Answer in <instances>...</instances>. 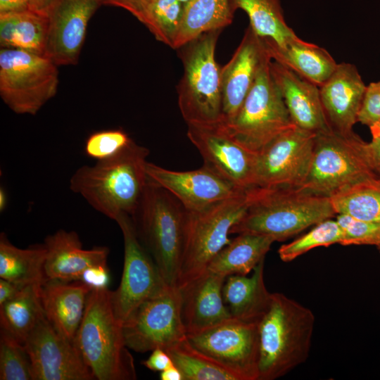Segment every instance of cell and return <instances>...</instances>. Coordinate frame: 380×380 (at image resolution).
Wrapping results in <instances>:
<instances>
[{
  "label": "cell",
  "mask_w": 380,
  "mask_h": 380,
  "mask_svg": "<svg viewBox=\"0 0 380 380\" xmlns=\"http://www.w3.org/2000/svg\"><path fill=\"white\" fill-rule=\"evenodd\" d=\"M149 150L134 141L115 156L83 165L70 179V189L93 208L116 221L134 214L144 192Z\"/></svg>",
  "instance_id": "cell-1"
},
{
  "label": "cell",
  "mask_w": 380,
  "mask_h": 380,
  "mask_svg": "<svg viewBox=\"0 0 380 380\" xmlns=\"http://www.w3.org/2000/svg\"><path fill=\"white\" fill-rule=\"evenodd\" d=\"M250 194L248 208L230 234L252 233L283 241L336 215L329 196L301 187H253Z\"/></svg>",
  "instance_id": "cell-2"
},
{
  "label": "cell",
  "mask_w": 380,
  "mask_h": 380,
  "mask_svg": "<svg viewBox=\"0 0 380 380\" xmlns=\"http://www.w3.org/2000/svg\"><path fill=\"white\" fill-rule=\"evenodd\" d=\"M315 327L307 307L281 293H272L258 322V380L281 377L306 361Z\"/></svg>",
  "instance_id": "cell-3"
},
{
  "label": "cell",
  "mask_w": 380,
  "mask_h": 380,
  "mask_svg": "<svg viewBox=\"0 0 380 380\" xmlns=\"http://www.w3.org/2000/svg\"><path fill=\"white\" fill-rule=\"evenodd\" d=\"M74 343L95 379H137L134 358L125 343L122 324L114 313L112 291L108 288L90 291Z\"/></svg>",
  "instance_id": "cell-4"
},
{
  "label": "cell",
  "mask_w": 380,
  "mask_h": 380,
  "mask_svg": "<svg viewBox=\"0 0 380 380\" xmlns=\"http://www.w3.org/2000/svg\"><path fill=\"white\" fill-rule=\"evenodd\" d=\"M188 211L167 190L149 178L132 217L137 236L164 282L177 286L184 253Z\"/></svg>",
  "instance_id": "cell-5"
},
{
  "label": "cell",
  "mask_w": 380,
  "mask_h": 380,
  "mask_svg": "<svg viewBox=\"0 0 380 380\" xmlns=\"http://www.w3.org/2000/svg\"><path fill=\"white\" fill-rule=\"evenodd\" d=\"M222 31L205 32L178 49L184 71L177 101L187 125L215 127L222 122L221 68L215 56Z\"/></svg>",
  "instance_id": "cell-6"
},
{
  "label": "cell",
  "mask_w": 380,
  "mask_h": 380,
  "mask_svg": "<svg viewBox=\"0 0 380 380\" xmlns=\"http://www.w3.org/2000/svg\"><path fill=\"white\" fill-rule=\"evenodd\" d=\"M376 176L368 143L353 131L329 127L316 133L310 169L300 187L330 196L348 185Z\"/></svg>",
  "instance_id": "cell-7"
},
{
  "label": "cell",
  "mask_w": 380,
  "mask_h": 380,
  "mask_svg": "<svg viewBox=\"0 0 380 380\" xmlns=\"http://www.w3.org/2000/svg\"><path fill=\"white\" fill-rule=\"evenodd\" d=\"M250 202L249 189L202 210L188 211L177 288L182 289L202 274L218 253L230 243V229L245 214Z\"/></svg>",
  "instance_id": "cell-8"
},
{
  "label": "cell",
  "mask_w": 380,
  "mask_h": 380,
  "mask_svg": "<svg viewBox=\"0 0 380 380\" xmlns=\"http://www.w3.org/2000/svg\"><path fill=\"white\" fill-rule=\"evenodd\" d=\"M269 58L262 66L237 114L219 125L232 138L258 153L293 123L270 71Z\"/></svg>",
  "instance_id": "cell-9"
},
{
  "label": "cell",
  "mask_w": 380,
  "mask_h": 380,
  "mask_svg": "<svg viewBox=\"0 0 380 380\" xmlns=\"http://www.w3.org/2000/svg\"><path fill=\"white\" fill-rule=\"evenodd\" d=\"M58 65L44 55L0 49V96L14 113L34 115L58 89Z\"/></svg>",
  "instance_id": "cell-10"
},
{
  "label": "cell",
  "mask_w": 380,
  "mask_h": 380,
  "mask_svg": "<svg viewBox=\"0 0 380 380\" xmlns=\"http://www.w3.org/2000/svg\"><path fill=\"white\" fill-rule=\"evenodd\" d=\"M127 346L136 352L167 349L186 338L179 288L165 284L122 323Z\"/></svg>",
  "instance_id": "cell-11"
},
{
  "label": "cell",
  "mask_w": 380,
  "mask_h": 380,
  "mask_svg": "<svg viewBox=\"0 0 380 380\" xmlns=\"http://www.w3.org/2000/svg\"><path fill=\"white\" fill-rule=\"evenodd\" d=\"M186 339L195 349L239 380H258V323L231 317L203 331L188 334Z\"/></svg>",
  "instance_id": "cell-12"
},
{
  "label": "cell",
  "mask_w": 380,
  "mask_h": 380,
  "mask_svg": "<svg viewBox=\"0 0 380 380\" xmlns=\"http://www.w3.org/2000/svg\"><path fill=\"white\" fill-rule=\"evenodd\" d=\"M316 133L296 125L257 153L255 187H300L311 163Z\"/></svg>",
  "instance_id": "cell-13"
},
{
  "label": "cell",
  "mask_w": 380,
  "mask_h": 380,
  "mask_svg": "<svg viewBox=\"0 0 380 380\" xmlns=\"http://www.w3.org/2000/svg\"><path fill=\"white\" fill-rule=\"evenodd\" d=\"M115 222L124 239V265L120 284L112 291V304L116 318L122 324L141 303L166 284L140 241L132 217L122 215Z\"/></svg>",
  "instance_id": "cell-14"
},
{
  "label": "cell",
  "mask_w": 380,
  "mask_h": 380,
  "mask_svg": "<svg viewBox=\"0 0 380 380\" xmlns=\"http://www.w3.org/2000/svg\"><path fill=\"white\" fill-rule=\"evenodd\" d=\"M32 380L95 379L74 342L60 334L45 316L23 343Z\"/></svg>",
  "instance_id": "cell-15"
},
{
  "label": "cell",
  "mask_w": 380,
  "mask_h": 380,
  "mask_svg": "<svg viewBox=\"0 0 380 380\" xmlns=\"http://www.w3.org/2000/svg\"><path fill=\"white\" fill-rule=\"evenodd\" d=\"M186 135L206 166L221 177L242 189L255 187L257 153L246 148L219 125H187Z\"/></svg>",
  "instance_id": "cell-16"
},
{
  "label": "cell",
  "mask_w": 380,
  "mask_h": 380,
  "mask_svg": "<svg viewBox=\"0 0 380 380\" xmlns=\"http://www.w3.org/2000/svg\"><path fill=\"white\" fill-rule=\"evenodd\" d=\"M101 0H57L49 11L44 56L59 65H76L88 23Z\"/></svg>",
  "instance_id": "cell-17"
},
{
  "label": "cell",
  "mask_w": 380,
  "mask_h": 380,
  "mask_svg": "<svg viewBox=\"0 0 380 380\" xmlns=\"http://www.w3.org/2000/svg\"><path fill=\"white\" fill-rule=\"evenodd\" d=\"M146 173L151 181L171 193L189 212L247 191L236 187L205 165L194 170L175 171L148 162Z\"/></svg>",
  "instance_id": "cell-18"
},
{
  "label": "cell",
  "mask_w": 380,
  "mask_h": 380,
  "mask_svg": "<svg viewBox=\"0 0 380 380\" xmlns=\"http://www.w3.org/2000/svg\"><path fill=\"white\" fill-rule=\"evenodd\" d=\"M269 58H272L265 42L248 25L231 59L220 69L221 125L236 116L262 66Z\"/></svg>",
  "instance_id": "cell-19"
},
{
  "label": "cell",
  "mask_w": 380,
  "mask_h": 380,
  "mask_svg": "<svg viewBox=\"0 0 380 380\" xmlns=\"http://www.w3.org/2000/svg\"><path fill=\"white\" fill-rule=\"evenodd\" d=\"M355 65L341 63L329 78L319 87L322 107L332 129L353 131L366 89Z\"/></svg>",
  "instance_id": "cell-20"
},
{
  "label": "cell",
  "mask_w": 380,
  "mask_h": 380,
  "mask_svg": "<svg viewBox=\"0 0 380 380\" xmlns=\"http://www.w3.org/2000/svg\"><path fill=\"white\" fill-rule=\"evenodd\" d=\"M225 279L206 270L179 289L182 318L186 334L203 331L232 317L222 296Z\"/></svg>",
  "instance_id": "cell-21"
},
{
  "label": "cell",
  "mask_w": 380,
  "mask_h": 380,
  "mask_svg": "<svg viewBox=\"0 0 380 380\" xmlns=\"http://www.w3.org/2000/svg\"><path fill=\"white\" fill-rule=\"evenodd\" d=\"M47 255L45 274L47 279L80 281L87 270L107 265L109 249L96 246L84 249L74 231L59 229L44 240Z\"/></svg>",
  "instance_id": "cell-22"
},
{
  "label": "cell",
  "mask_w": 380,
  "mask_h": 380,
  "mask_svg": "<svg viewBox=\"0 0 380 380\" xmlns=\"http://www.w3.org/2000/svg\"><path fill=\"white\" fill-rule=\"evenodd\" d=\"M270 71L295 125L315 133L330 127L318 86L272 60Z\"/></svg>",
  "instance_id": "cell-23"
},
{
  "label": "cell",
  "mask_w": 380,
  "mask_h": 380,
  "mask_svg": "<svg viewBox=\"0 0 380 380\" xmlns=\"http://www.w3.org/2000/svg\"><path fill=\"white\" fill-rule=\"evenodd\" d=\"M92 289L82 281L46 279L41 286L45 317L60 334L72 342Z\"/></svg>",
  "instance_id": "cell-24"
},
{
  "label": "cell",
  "mask_w": 380,
  "mask_h": 380,
  "mask_svg": "<svg viewBox=\"0 0 380 380\" xmlns=\"http://www.w3.org/2000/svg\"><path fill=\"white\" fill-rule=\"evenodd\" d=\"M253 271L251 277H227L222 296L232 317L258 323L268 308L272 293L267 290L264 282V260Z\"/></svg>",
  "instance_id": "cell-25"
},
{
  "label": "cell",
  "mask_w": 380,
  "mask_h": 380,
  "mask_svg": "<svg viewBox=\"0 0 380 380\" xmlns=\"http://www.w3.org/2000/svg\"><path fill=\"white\" fill-rule=\"evenodd\" d=\"M265 44L272 60L319 87L329 78L338 65L325 49L303 41L298 36L282 48Z\"/></svg>",
  "instance_id": "cell-26"
},
{
  "label": "cell",
  "mask_w": 380,
  "mask_h": 380,
  "mask_svg": "<svg viewBox=\"0 0 380 380\" xmlns=\"http://www.w3.org/2000/svg\"><path fill=\"white\" fill-rule=\"evenodd\" d=\"M224 246L207 270L222 277L247 275L265 260L274 240L269 236L241 233Z\"/></svg>",
  "instance_id": "cell-27"
},
{
  "label": "cell",
  "mask_w": 380,
  "mask_h": 380,
  "mask_svg": "<svg viewBox=\"0 0 380 380\" xmlns=\"http://www.w3.org/2000/svg\"><path fill=\"white\" fill-rule=\"evenodd\" d=\"M47 251L44 243L20 248L0 234V278L23 286L42 285L47 279L45 263Z\"/></svg>",
  "instance_id": "cell-28"
},
{
  "label": "cell",
  "mask_w": 380,
  "mask_h": 380,
  "mask_svg": "<svg viewBox=\"0 0 380 380\" xmlns=\"http://www.w3.org/2000/svg\"><path fill=\"white\" fill-rule=\"evenodd\" d=\"M230 0H189L184 8L174 49H178L200 35L223 30L234 19Z\"/></svg>",
  "instance_id": "cell-29"
},
{
  "label": "cell",
  "mask_w": 380,
  "mask_h": 380,
  "mask_svg": "<svg viewBox=\"0 0 380 380\" xmlns=\"http://www.w3.org/2000/svg\"><path fill=\"white\" fill-rule=\"evenodd\" d=\"M48 19L31 10L0 14V46L44 55Z\"/></svg>",
  "instance_id": "cell-30"
},
{
  "label": "cell",
  "mask_w": 380,
  "mask_h": 380,
  "mask_svg": "<svg viewBox=\"0 0 380 380\" xmlns=\"http://www.w3.org/2000/svg\"><path fill=\"white\" fill-rule=\"evenodd\" d=\"M234 12L243 10L249 26L268 44L282 48L297 35L287 25L280 0H230Z\"/></svg>",
  "instance_id": "cell-31"
},
{
  "label": "cell",
  "mask_w": 380,
  "mask_h": 380,
  "mask_svg": "<svg viewBox=\"0 0 380 380\" xmlns=\"http://www.w3.org/2000/svg\"><path fill=\"white\" fill-rule=\"evenodd\" d=\"M42 285H27L0 305V324L21 343L44 315L40 296Z\"/></svg>",
  "instance_id": "cell-32"
},
{
  "label": "cell",
  "mask_w": 380,
  "mask_h": 380,
  "mask_svg": "<svg viewBox=\"0 0 380 380\" xmlns=\"http://www.w3.org/2000/svg\"><path fill=\"white\" fill-rule=\"evenodd\" d=\"M336 214H346L365 221L380 223V177L367 178L332 194Z\"/></svg>",
  "instance_id": "cell-33"
},
{
  "label": "cell",
  "mask_w": 380,
  "mask_h": 380,
  "mask_svg": "<svg viewBox=\"0 0 380 380\" xmlns=\"http://www.w3.org/2000/svg\"><path fill=\"white\" fill-rule=\"evenodd\" d=\"M183 380H239L233 373L195 349L186 338L165 350Z\"/></svg>",
  "instance_id": "cell-34"
},
{
  "label": "cell",
  "mask_w": 380,
  "mask_h": 380,
  "mask_svg": "<svg viewBox=\"0 0 380 380\" xmlns=\"http://www.w3.org/2000/svg\"><path fill=\"white\" fill-rule=\"evenodd\" d=\"M183 8L180 0H156L140 22L158 41L173 49Z\"/></svg>",
  "instance_id": "cell-35"
},
{
  "label": "cell",
  "mask_w": 380,
  "mask_h": 380,
  "mask_svg": "<svg viewBox=\"0 0 380 380\" xmlns=\"http://www.w3.org/2000/svg\"><path fill=\"white\" fill-rule=\"evenodd\" d=\"M343 239L339 224L336 220L329 218L315 224L311 230L293 241L281 246L278 254L283 262H289L315 248L341 244Z\"/></svg>",
  "instance_id": "cell-36"
},
{
  "label": "cell",
  "mask_w": 380,
  "mask_h": 380,
  "mask_svg": "<svg viewBox=\"0 0 380 380\" xmlns=\"http://www.w3.org/2000/svg\"><path fill=\"white\" fill-rule=\"evenodd\" d=\"M0 379L32 380L29 355L23 343L1 329Z\"/></svg>",
  "instance_id": "cell-37"
},
{
  "label": "cell",
  "mask_w": 380,
  "mask_h": 380,
  "mask_svg": "<svg viewBox=\"0 0 380 380\" xmlns=\"http://www.w3.org/2000/svg\"><path fill=\"white\" fill-rule=\"evenodd\" d=\"M132 139L121 129L99 131L88 137L85 154L97 161L110 158L128 146Z\"/></svg>",
  "instance_id": "cell-38"
},
{
  "label": "cell",
  "mask_w": 380,
  "mask_h": 380,
  "mask_svg": "<svg viewBox=\"0 0 380 380\" xmlns=\"http://www.w3.org/2000/svg\"><path fill=\"white\" fill-rule=\"evenodd\" d=\"M336 220L343 234L341 245H380V223L365 221L346 214H337Z\"/></svg>",
  "instance_id": "cell-39"
},
{
  "label": "cell",
  "mask_w": 380,
  "mask_h": 380,
  "mask_svg": "<svg viewBox=\"0 0 380 380\" xmlns=\"http://www.w3.org/2000/svg\"><path fill=\"white\" fill-rule=\"evenodd\" d=\"M357 122L369 127L380 122V81L366 87Z\"/></svg>",
  "instance_id": "cell-40"
},
{
  "label": "cell",
  "mask_w": 380,
  "mask_h": 380,
  "mask_svg": "<svg viewBox=\"0 0 380 380\" xmlns=\"http://www.w3.org/2000/svg\"><path fill=\"white\" fill-rule=\"evenodd\" d=\"M156 0H101L102 4L120 7L129 11L139 21Z\"/></svg>",
  "instance_id": "cell-41"
},
{
  "label": "cell",
  "mask_w": 380,
  "mask_h": 380,
  "mask_svg": "<svg viewBox=\"0 0 380 380\" xmlns=\"http://www.w3.org/2000/svg\"><path fill=\"white\" fill-rule=\"evenodd\" d=\"M110 275L107 265L91 267L84 272L80 280L94 289L108 288Z\"/></svg>",
  "instance_id": "cell-42"
},
{
  "label": "cell",
  "mask_w": 380,
  "mask_h": 380,
  "mask_svg": "<svg viewBox=\"0 0 380 380\" xmlns=\"http://www.w3.org/2000/svg\"><path fill=\"white\" fill-rule=\"evenodd\" d=\"M150 356L142 364L153 372H163L173 365L171 357L162 348H156L151 351Z\"/></svg>",
  "instance_id": "cell-43"
},
{
  "label": "cell",
  "mask_w": 380,
  "mask_h": 380,
  "mask_svg": "<svg viewBox=\"0 0 380 380\" xmlns=\"http://www.w3.org/2000/svg\"><path fill=\"white\" fill-rule=\"evenodd\" d=\"M25 286L4 279H0V305L13 298Z\"/></svg>",
  "instance_id": "cell-44"
},
{
  "label": "cell",
  "mask_w": 380,
  "mask_h": 380,
  "mask_svg": "<svg viewBox=\"0 0 380 380\" xmlns=\"http://www.w3.org/2000/svg\"><path fill=\"white\" fill-rule=\"evenodd\" d=\"M28 0H0V14L29 10Z\"/></svg>",
  "instance_id": "cell-45"
},
{
  "label": "cell",
  "mask_w": 380,
  "mask_h": 380,
  "mask_svg": "<svg viewBox=\"0 0 380 380\" xmlns=\"http://www.w3.org/2000/svg\"><path fill=\"white\" fill-rule=\"evenodd\" d=\"M369 154L376 173H380V137L372 138L368 143Z\"/></svg>",
  "instance_id": "cell-46"
},
{
  "label": "cell",
  "mask_w": 380,
  "mask_h": 380,
  "mask_svg": "<svg viewBox=\"0 0 380 380\" xmlns=\"http://www.w3.org/2000/svg\"><path fill=\"white\" fill-rule=\"evenodd\" d=\"M57 0H28L30 10L46 15Z\"/></svg>",
  "instance_id": "cell-47"
},
{
  "label": "cell",
  "mask_w": 380,
  "mask_h": 380,
  "mask_svg": "<svg viewBox=\"0 0 380 380\" xmlns=\"http://www.w3.org/2000/svg\"><path fill=\"white\" fill-rule=\"evenodd\" d=\"M160 379L161 380H183L180 371L174 364L160 372Z\"/></svg>",
  "instance_id": "cell-48"
},
{
  "label": "cell",
  "mask_w": 380,
  "mask_h": 380,
  "mask_svg": "<svg viewBox=\"0 0 380 380\" xmlns=\"http://www.w3.org/2000/svg\"><path fill=\"white\" fill-rule=\"evenodd\" d=\"M7 197L5 190L2 188L0 189V211L3 212L6 206Z\"/></svg>",
  "instance_id": "cell-49"
},
{
  "label": "cell",
  "mask_w": 380,
  "mask_h": 380,
  "mask_svg": "<svg viewBox=\"0 0 380 380\" xmlns=\"http://www.w3.org/2000/svg\"><path fill=\"white\" fill-rule=\"evenodd\" d=\"M372 138L380 137V122L369 127Z\"/></svg>",
  "instance_id": "cell-50"
},
{
  "label": "cell",
  "mask_w": 380,
  "mask_h": 380,
  "mask_svg": "<svg viewBox=\"0 0 380 380\" xmlns=\"http://www.w3.org/2000/svg\"><path fill=\"white\" fill-rule=\"evenodd\" d=\"M180 1H181L182 3L184 4V3H186V2L187 1H189V0H180Z\"/></svg>",
  "instance_id": "cell-51"
},
{
  "label": "cell",
  "mask_w": 380,
  "mask_h": 380,
  "mask_svg": "<svg viewBox=\"0 0 380 380\" xmlns=\"http://www.w3.org/2000/svg\"><path fill=\"white\" fill-rule=\"evenodd\" d=\"M377 249L379 250V251L380 252V245H379L378 246H376Z\"/></svg>",
  "instance_id": "cell-52"
},
{
  "label": "cell",
  "mask_w": 380,
  "mask_h": 380,
  "mask_svg": "<svg viewBox=\"0 0 380 380\" xmlns=\"http://www.w3.org/2000/svg\"><path fill=\"white\" fill-rule=\"evenodd\" d=\"M378 176H379V177H380V173H379V174H378Z\"/></svg>",
  "instance_id": "cell-53"
},
{
  "label": "cell",
  "mask_w": 380,
  "mask_h": 380,
  "mask_svg": "<svg viewBox=\"0 0 380 380\" xmlns=\"http://www.w3.org/2000/svg\"></svg>",
  "instance_id": "cell-54"
}]
</instances>
